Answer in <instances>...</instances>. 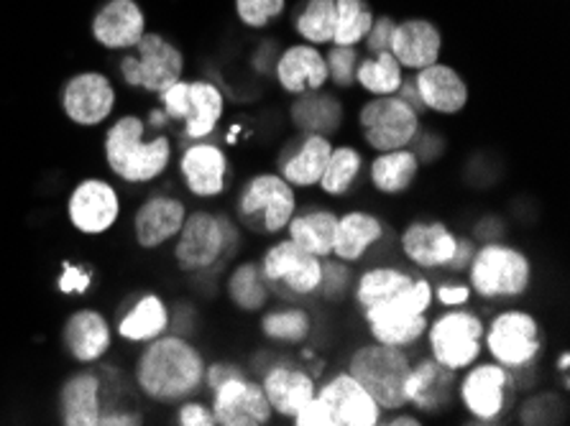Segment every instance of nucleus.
<instances>
[{"mask_svg":"<svg viewBox=\"0 0 570 426\" xmlns=\"http://www.w3.org/2000/svg\"><path fill=\"white\" fill-rule=\"evenodd\" d=\"M92 286V274L88 268L77 266V264H69L65 260L62 264V274L57 276V289L65 294V297H82V294H88Z\"/></svg>","mask_w":570,"mask_h":426,"instance_id":"nucleus-46","label":"nucleus"},{"mask_svg":"<svg viewBox=\"0 0 570 426\" xmlns=\"http://www.w3.org/2000/svg\"><path fill=\"white\" fill-rule=\"evenodd\" d=\"M258 384L264 388L274 416H282V419L289 422L302 412V406L313 402L317 390L313 373L289 360H276Z\"/></svg>","mask_w":570,"mask_h":426,"instance_id":"nucleus-23","label":"nucleus"},{"mask_svg":"<svg viewBox=\"0 0 570 426\" xmlns=\"http://www.w3.org/2000/svg\"><path fill=\"white\" fill-rule=\"evenodd\" d=\"M414 90L420 95L422 110L435 112V116H458L469 106V85L461 77L458 69L451 65H430L425 69H417V75L412 77Z\"/></svg>","mask_w":570,"mask_h":426,"instance_id":"nucleus-24","label":"nucleus"},{"mask_svg":"<svg viewBox=\"0 0 570 426\" xmlns=\"http://www.w3.org/2000/svg\"><path fill=\"white\" fill-rule=\"evenodd\" d=\"M226 98L210 80H187V100L183 116V136L187 141H205L220 126Z\"/></svg>","mask_w":570,"mask_h":426,"instance_id":"nucleus-31","label":"nucleus"},{"mask_svg":"<svg viewBox=\"0 0 570 426\" xmlns=\"http://www.w3.org/2000/svg\"><path fill=\"white\" fill-rule=\"evenodd\" d=\"M269 291L287 301H302L315 297L323 281V258L302 250L289 238L272 242L258 264Z\"/></svg>","mask_w":570,"mask_h":426,"instance_id":"nucleus-9","label":"nucleus"},{"mask_svg":"<svg viewBox=\"0 0 570 426\" xmlns=\"http://www.w3.org/2000/svg\"><path fill=\"white\" fill-rule=\"evenodd\" d=\"M483 347L491 360L502 368L522 373L538 365L542 350H546V333L532 311L517 307L502 309L483 327Z\"/></svg>","mask_w":570,"mask_h":426,"instance_id":"nucleus-7","label":"nucleus"},{"mask_svg":"<svg viewBox=\"0 0 570 426\" xmlns=\"http://www.w3.org/2000/svg\"><path fill=\"white\" fill-rule=\"evenodd\" d=\"M59 422L65 426H98L102 414V376L98 370H77L57 396Z\"/></svg>","mask_w":570,"mask_h":426,"instance_id":"nucleus-26","label":"nucleus"},{"mask_svg":"<svg viewBox=\"0 0 570 426\" xmlns=\"http://www.w3.org/2000/svg\"><path fill=\"white\" fill-rule=\"evenodd\" d=\"M396 62L402 69H425L440 62V51H443V33L438 26L428 19H407L394 26L392 43H389Z\"/></svg>","mask_w":570,"mask_h":426,"instance_id":"nucleus-27","label":"nucleus"},{"mask_svg":"<svg viewBox=\"0 0 570 426\" xmlns=\"http://www.w3.org/2000/svg\"><path fill=\"white\" fill-rule=\"evenodd\" d=\"M433 301L443 304V307L453 309V307H465L471 301V286H461V284H440L433 289Z\"/></svg>","mask_w":570,"mask_h":426,"instance_id":"nucleus-49","label":"nucleus"},{"mask_svg":"<svg viewBox=\"0 0 570 426\" xmlns=\"http://www.w3.org/2000/svg\"><path fill=\"white\" fill-rule=\"evenodd\" d=\"M394 26H396V21L392 19V16H379V19H374V23H371V29L364 39L371 55H379V51L389 49V43H392Z\"/></svg>","mask_w":570,"mask_h":426,"instance_id":"nucleus-48","label":"nucleus"},{"mask_svg":"<svg viewBox=\"0 0 570 426\" xmlns=\"http://www.w3.org/2000/svg\"><path fill=\"white\" fill-rule=\"evenodd\" d=\"M422 164L412 149H396L376 153L368 167V181L379 195L400 197L417 185Z\"/></svg>","mask_w":570,"mask_h":426,"instance_id":"nucleus-35","label":"nucleus"},{"mask_svg":"<svg viewBox=\"0 0 570 426\" xmlns=\"http://www.w3.org/2000/svg\"><path fill=\"white\" fill-rule=\"evenodd\" d=\"M141 424H144L141 412H136V408H128V406H114L100 414L98 426H141Z\"/></svg>","mask_w":570,"mask_h":426,"instance_id":"nucleus-51","label":"nucleus"},{"mask_svg":"<svg viewBox=\"0 0 570 426\" xmlns=\"http://www.w3.org/2000/svg\"><path fill=\"white\" fill-rule=\"evenodd\" d=\"M410 368L412 360L407 350L376 340L358 345L348 355V363H345V370L368 390V396L374 398L384 414L407 408L404 386H407Z\"/></svg>","mask_w":570,"mask_h":426,"instance_id":"nucleus-5","label":"nucleus"},{"mask_svg":"<svg viewBox=\"0 0 570 426\" xmlns=\"http://www.w3.org/2000/svg\"><path fill=\"white\" fill-rule=\"evenodd\" d=\"M335 225H338V212L331 207L313 205L305 207L292 215V220L284 232L292 242H297L302 250L313 254L317 258H331L333 256V238H335Z\"/></svg>","mask_w":570,"mask_h":426,"instance_id":"nucleus-34","label":"nucleus"},{"mask_svg":"<svg viewBox=\"0 0 570 426\" xmlns=\"http://www.w3.org/2000/svg\"><path fill=\"white\" fill-rule=\"evenodd\" d=\"M295 29L305 43H333L335 0H307L295 21Z\"/></svg>","mask_w":570,"mask_h":426,"instance_id":"nucleus-42","label":"nucleus"},{"mask_svg":"<svg viewBox=\"0 0 570 426\" xmlns=\"http://www.w3.org/2000/svg\"><path fill=\"white\" fill-rule=\"evenodd\" d=\"M175 424L179 426H215V416L213 408L197 402H183L177 404V414H175Z\"/></svg>","mask_w":570,"mask_h":426,"instance_id":"nucleus-47","label":"nucleus"},{"mask_svg":"<svg viewBox=\"0 0 570 426\" xmlns=\"http://www.w3.org/2000/svg\"><path fill=\"white\" fill-rule=\"evenodd\" d=\"M386 228L382 217L371 210H345L338 212L333 238V258L345 264H358L364 260L371 248H376L384 240Z\"/></svg>","mask_w":570,"mask_h":426,"instance_id":"nucleus-29","label":"nucleus"},{"mask_svg":"<svg viewBox=\"0 0 570 426\" xmlns=\"http://www.w3.org/2000/svg\"><path fill=\"white\" fill-rule=\"evenodd\" d=\"M414 278L417 276L396 266H371L353 281V301L358 304V309H366L371 304L394 297L396 291L410 286Z\"/></svg>","mask_w":570,"mask_h":426,"instance_id":"nucleus-39","label":"nucleus"},{"mask_svg":"<svg viewBox=\"0 0 570 426\" xmlns=\"http://www.w3.org/2000/svg\"><path fill=\"white\" fill-rule=\"evenodd\" d=\"M274 75L282 90L292 98L323 90L327 85L325 55L317 51L313 43H295V47L284 49L282 57L276 59Z\"/></svg>","mask_w":570,"mask_h":426,"instance_id":"nucleus-28","label":"nucleus"},{"mask_svg":"<svg viewBox=\"0 0 570 426\" xmlns=\"http://www.w3.org/2000/svg\"><path fill=\"white\" fill-rule=\"evenodd\" d=\"M118 75L131 90L159 95L183 80L185 55L167 37L146 31L144 39L134 47V55L120 57Z\"/></svg>","mask_w":570,"mask_h":426,"instance_id":"nucleus-10","label":"nucleus"},{"mask_svg":"<svg viewBox=\"0 0 570 426\" xmlns=\"http://www.w3.org/2000/svg\"><path fill=\"white\" fill-rule=\"evenodd\" d=\"M213 394L215 426H266L272 424L274 412L258 380L236 376L218 386Z\"/></svg>","mask_w":570,"mask_h":426,"instance_id":"nucleus-17","label":"nucleus"},{"mask_svg":"<svg viewBox=\"0 0 570 426\" xmlns=\"http://www.w3.org/2000/svg\"><path fill=\"white\" fill-rule=\"evenodd\" d=\"M226 291L233 307L244 315H254V311H264L266 304L272 299L269 286H266L262 271H258V264L254 260H244L228 274Z\"/></svg>","mask_w":570,"mask_h":426,"instance_id":"nucleus-38","label":"nucleus"},{"mask_svg":"<svg viewBox=\"0 0 570 426\" xmlns=\"http://www.w3.org/2000/svg\"><path fill=\"white\" fill-rule=\"evenodd\" d=\"M287 8V0H236L238 19L248 29H266Z\"/></svg>","mask_w":570,"mask_h":426,"instance_id":"nucleus-45","label":"nucleus"},{"mask_svg":"<svg viewBox=\"0 0 570 426\" xmlns=\"http://www.w3.org/2000/svg\"><path fill=\"white\" fill-rule=\"evenodd\" d=\"M458 235L443 220H412L400 232V248L404 258L422 271L451 268L458 250Z\"/></svg>","mask_w":570,"mask_h":426,"instance_id":"nucleus-20","label":"nucleus"},{"mask_svg":"<svg viewBox=\"0 0 570 426\" xmlns=\"http://www.w3.org/2000/svg\"><path fill=\"white\" fill-rule=\"evenodd\" d=\"M358 128L368 149L384 153L410 149L422 128V118L400 95H376L361 106Z\"/></svg>","mask_w":570,"mask_h":426,"instance_id":"nucleus-11","label":"nucleus"},{"mask_svg":"<svg viewBox=\"0 0 570 426\" xmlns=\"http://www.w3.org/2000/svg\"><path fill=\"white\" fill-rule=\"evenodd\" d=\"M568 368H570V355H568V350H563L558 355V370L568 373Z\"/></svg>","mask_w":570,"mask_h":426,"instance_id":"nucleus-56","label":"nucleus"},{"mask_svg":"<svg viewBox=\"0 0 570 426\" xmlns=\"http://www.w3.org/2000/svg\"><path fill=\"white\" fill-rule=\"evenodd\" d=\"M167 123H169V118H167V112H164L161 108H154V110L149 112V118H146V126H149V130H151V128L164 130V128H167Z\"/></svg>","mask_w":570,"mask_h":426,"instance_id":"nucleus-55","label":"nucleus"},{"mask_svg":"<svg viewBox=\"0 0 570 426\" xmlns=\"http://www.w3.org/2000/svg\"><path fill=\"white\" fill-rule=\"evenodd\" d=\"M476 238H481L483 242H491V240H502L504 238V225L499 222V217H483V220L476 225V230H473ZM473 238V240H476Z\"/></svg>","mask_w":570,"mask_h":426,"instance_id":"nucleus-53","label":"nucleus"},{"mask_svg":"<svg viewBox=\"0 0 570 426\" xmlns=\"http://www.w3.org/2000/svg\"><path fill=\"white\" fill-rule=\"evenodd\" d=\"M289 120L297 133H315L333 138L343 128L345 110L335 95L325 90L297 95L289 106Z\"/></svg>","mask_w":570,"mask_h":426,"instance_id":"nucleus-33","label":"nucleus"},{"mask_svg":"<svg viewBox=\"0 0 570 426\" xmlns=\"http://www.w3.org/2000/svg\"><path fill=\"white\" fill-rule=\"evenodd\" d=\"M238 242V225L228 215L193 210L175 238V264L183 274H205L236 254Z\"/></svg>","mask_w":570,"mask_h":426,"instance_id":"nucleus-6","label":"nucleus"},{"mask_svg":"<svg viewBox=\"0 0 570 426\" xmlns=\"http://www.w3.org/2000/svg\"><path fill=\"white\" fill-rule=\"evenodd\" d=\"M476 254V242L473 238H458V250L453 256V264H451V271H465V268L471 266V258Z\"/></svg>","mask_w":570,"mask_h":426,"instance_id":"nucleus-52","label":"nucleus"},{"mask_svg":"<svg viewBox=\"0 0 570 426\" xmlns=\"http://www.w3.org/2000/svg\"><path fill=\"white\" fill-rule=\"evenodd\" d=\"M361 171H364V153H361L356 146L351 143L333 146L327 167L317 181L320 192L335 199L351 195V189L356 187Z\"/></svg>","mask_w":570,"mask_h":426,"instance_id":"nucleus-36","label":"nucleus"},{"mask_svg":"<svg viewBox=\"0 0 570 426\" xmlns=\"http://www.w3.org/2000/svg\"><path fill=\"white\" fill-rule=\"evenodd\" d=\"M297 189L279 171H258L236 197L238 220L258 235H279L297 212Z\"/></svg>","mask_w":570,"mask_h":426,"instance_id":"nucleus-8","label":"nucleus"},{"mask_svg":"<svg viewBox=\"0 0 570 426\" xmlns=\"http://www.w3.org/2000/svg\"><path fill=\"white\" fill-rule=\"evenodd\" d=\"M171 327V311L159 294L146 291L138 297L124 315L118 317L116 333L128 345H146L157 340Z\"/></svg>","mask_w":570,"mask_h":426,"instance_id":"nucleus-32","label":"nucleus"},{"mask_svg":"<svg viewBox=\"0 0 570 426\" xmlns=\"http://www.w3.org/2000/svg\"><path fill=\"white\" fill-rule=\"evenodd\" d=\"M149 136V126L136 112L116 118L102 138V159L114 177L124 185H151L161 179L171 167L175 146L171 138L159 130L154 138Z\"/></svg>","mask_w":570,"mask_h":426,"instance_id":"nucleus-2","label":"nucleus"},{"mask_svg":"<svg viewBox=\"0 0 570 426\" xmlns=\"http://www.w3.org/2000/svg\"><path fill=\"white\" fill-rule=\"evenodd\" d=\"M179 177L189 195L195 199H218L226 195L230 164L220 146L205 141H195L179 153Z\"/></svg>","mask_w":570,"mask_h":426,"instance_id":"nucleus-18","label":"nucleus"},{"mask_svg":"<svg viewBox=\"0 0 570 426\" xmlns=\"http://www.w3.org/2000/svg\"><path fill=\"white\" fill-rule=\"evenodd\" d=\"M407 406L422 416H443L453 408L458 394V373L440 365L435 358L412 363L407 386Z\"/></svg>","mask_w":570,"mask_h":426,"instance_id":"nucleus-19","label":"nucleus"},{"mask_svg":"<svg viewBox=\"0 0 570 426\" xmlns=\"http://www.w3.org/2000/svg\"><path fill=\"white\" fill-rule=\"evenodd\" d=\"M374 19V8L366 0H335L333 43H338V47H356V43L366 39Z\"/></svg>","mask_w":570,"mask_h":426,"instance_id":"nucleus-41","label":"nucleus"},{"mask_svg":"<svg viewBox=\"0 0 570 426\" xmlns=\"http://www.w3.org/2000/svg\"><path fill=\"white\" fill-rule=\"evenodd\" d=\"M205 355L185 335L164 333L146 343L134 365V384L144 398L161 406H177L195 398L205 386Z\"/></svg>","mask_w":570,"mask_h":426,"instance_id":"nucleus-1","label":"nucleus"},{"mask_svg":"<svg viewBox=\"0 0 570 426\" xmlns=\"http://www.w3.org/2000/svg\"><path fill=\"white\" fill-rule=\"evenodd\" d=\"M187 205L175 195L146 197L134 212V240L141 250H159L183 230Z\"/></svg>","mask_w":570,"mask_h":426,"instance_id":"nucleus-22","label":"nucleus"},{"mask_svg":"<svg viewBox=\"0 0 570 426\" xmlns=\"http://www.w3.org/2000/svg\"><path fill=\"white\" fill-rule=\"evenodd\" d=\"M353 281H356V276L351 274V264H345V260H338L333 256L323 258V281H320L317 294L325 301H343L351 294Z\"/></svg>","mask_w":570,"mask_h":426,"instance_id":"nucleus-43","label":"nucleus"},{"mask_svg":"<svg viewBox=\"0 0 570 426\" xmlns=\"http://www.w3.org/2000/svg\"><path fill=\"white\" fill-rule=\"evenodd\" d=\"M458 402L465 414L479 424H494L514 406L517 384L514 373L499 363H473L458 378Z\"/></svg>","mask_w":570,"mask_h":426,"instance_id":"nucleus-12","label":"nucleus"},{"mask_svg":"<svg viewBox=\"0 0 570 426\" xmlns=\"http://www.w3.org/2000/svg\"><path fill=\"white\" fill-rule=\"evenodd\" d=\"M118 92L114 80L98 69H85L69 77L59 90V108L77 128H98L114 118Z\"/></svg>","mask_w":570,"mask_h":426,"instance_id":"nucleus-14","label":"nucleus"},{"mask_svg":"<svg viewBox=\"0 0 570 426\" xmlns=\"http://www.w3.org/2000/svg\"><path fill=\"white\" fill-rule=\"evenodd\" d=\"M402 80L404 69L389 49L368 59H361L356 67V85H361V90L368 92L371 98H376V95H396Z\"/></svg>","mask_w":570,"mask_h":426,"instance_id":"nucleus-40","label":"nucleus"},{"mask_svg":"<svg viewBox=\"0 0 570 426\" xmlns=\"http://www.w3.org/2000/svg\"><path fill=\"white\" fill-rule=\"evenodd\" d=\"M333 146V138L327 136L299 133L297 141L289 146V151L282 153L279 174L295 189L317 187V181L327 167V159H331Z\"/></svg>","mask_w":570,"mask_h":426,"instance_id":"nucleus-30","label":"nucleus"},{"mask_svg":"<svg viewBox=\"0 0 570 426\" xmlns=\"http://www.w3.org/2000/svg\"><path fill=\"white\" fill-rule=\"evenodd\" d=\"M358 62L361 59H358L356 47H338V43H333L331 51L325 55L327 82L341 87V90H348V87L356 85Z\"/></svg>","mask_w":570,"mask_h":426,"instance_id":"nucleus-44","label":"nucleus"},{"mask_svg":"<svg viewBox=\"0 0 570 426\" xmlns=\"http://www.w3.org/2000/svg\"><path fill=\"white\" fill-rule=\"evenodd\" d=\"M236 376H244V368H240V365H236V363H223V360L210 363V365H207V368H205V386L210 388V390H215L218 386L226 384V380L236 378Z\"/></svg>","mask_w":570,"mask_h":426,"instance_id":"nucleus-50","label":"nucleus"},{"mask_svg":"<svg viewBox=\"0 0 570 426\" xmlns=\"http://www.w3.org/2000/svg\"><path fill=\"white\" fill-rule=\"evenodd\" d=\"M146 33V13L136 0H108L92 19V39L102 49L128 51Z\"/></svg>","mask_w":570,"mask_h":426,"instance_id":"nucleus-25","label":"nucleus"},{"mask_svg":"<svg viewBox=\"0 0 570 426\" xmlns=\"http://www.w3.org/2000/svg\"><path fill=\"white\" fill-rule=\"evenodd\" d=\"M315 398L325 414V426H379L384 412L376 406L368 390L348 370L333 373Z\"/></svg>","mask_w":570,"mask_h":426,"instance_id":"nucleus-16","label":"nucleus"},{"mask_svg":"<svg viewBox=\"0 0 570 426\" xmlns=\"http://www.w3.org/2000/svg\"><path fill=\"white\" fill-rule=\"evenodd\" d=\"M483 319L476 311L453 307L428 325L430 358L455 373H463L483 353Z\"/></svg>","mask_w":570,"mask_h":426,"instance_id":"nucleus-13","label":"nucleus"},{"mask_svg":"<svg viewBox=\"0 0 570 426\" xmlns=\"http://www.w3.org/2000/svg\"><path fill=\"white\" fill-rule=\"evenodd\" d=\"M124 212L120 192L110 179L85 177L67 197V220L85 238H100L116 228Z\"/></svg>","mask_w":570,"mask_h":426,"instance_id":"nucleus-15","label":"nucleus"},{"mask_svg":"<svg viewBox=\"0 0 570 426\" xmlns=\"http://www.w3.org/2000/svg\"><path fill=\"white\" fill-rule=\"evenodd\" d=\"M258 329H262L264 340L276 345H302L313 335V317L307 309L287 304V307L264 311L258 319Z\"/></svg>","mask_w":570,"mask_h":426,"instance_id":"nucleus-37","label":"nucleus"},{"mask_svg":"<svg viewBox=\"0 0 570 426\" xmlns=\"http://www.w3.org/2000/svg\"><path fill=\"white\" fill-rule=\"evenodd\" d=\"M430 307H433V284L417 276L394 297L371 304L361 311H364V325L371 340L407 350L425 337Z\"/></svg>","mask_w":570,"mask_h":426,"instance_id":"nucleus-3","label":"nucleus"},{"mask_svg":"<svg viewBox=\"0 0 570 426\" xmlns=\"http://www.w3.org/2000/svg\"><path fill=\"white\" fill-rule=\"evenodd\" d=\"M386 424H389V426H422L420 416L402 414V412H392V419H389Z\"/></svg>","mask_w":570,"mask_h":426,"instance_id":"nucleus-54","label":"nucleus"},{"mask_svg":"<svg viewBox=\"0 0 570 426\" xmlns=\"http://www.w3.org/2000/svg\"><path fill=\"white\" fill-rule=\"evenodd\" d=\"M62 347L75 363L98 365L114 350V329L100 309L80 307L69 311L62 325Z\"/></svg>","mask_w":570,"mask_h":426,"instance_id":"nucleus-21","label":"nucleus"},{"mask_svg":"<svg viewBox=\"0 0 570 426\" xmlns=\"http://www.w3.org/2000/svg\"><path fill=\"white\" fill-rule=\"evenodd\" d=\"M465 271H469L471 294L483 301L522 299L532 289L534 278L530 256L504 240L483 242Z\"/></svg>","mask_w":570,"mask_h":426,"instance_id":"nucleus-4","label":"nucleus"}]
</instances>
